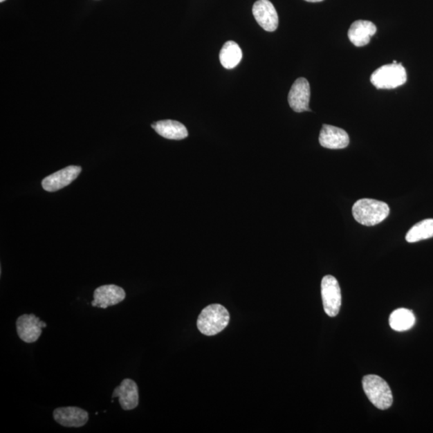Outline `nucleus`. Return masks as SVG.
Listing matches in <instances>:
<instances>
[{
	"instance_id": "obj_1",
	"label": "nucleus",
	"mask_w": 433,
	"mask_h": 433,
	"mask_svg": "<svg viewBox=\"0 0 433 433\" xmlns=\"http://www.w3.org/2000/svg\"><path fill=\"white\" fill-rule=\"evenodd\" d=\"M389 206L384 201L364 199L357 201L352 208V214L357 223L366 226L376 225L387 219Z\"/></svg>"
},
{
	"instance_id": "obj_2",
	"label": "nucleus",
	"mask_w": 433,
	"mask_h": 433,
	"mask_svg": "<svg viewBox=\"0 0 433 433\" xmlns=\"http://www.w3.org/2000/svg\"><path fill=\"white\" fill-rule=\"evenodd\" d=\"M229 323L230 314L225 307L220 304H211L201 312L197 325L201 333L212 336L223 331Z\"/></svg>"
},
{
	"instance_id": "obj_3",
	"label": "nucleus",
	"mask_w": 433,
	"mask_h": 433,
	"mask_svg": "<svg viewBox=\"0 0 433 433\" xmlns=\"http://www.w3.org/2000/svg\"><path fill=\"white\" fill-rule=\"evenodd\" d=\"M362 387L371 404L381 410L389 409L394 403V396L387 383L381 377L369 375L362 379Z\"/></svg>"
},
{
	"instance_id": "obj_4",
	"label": "nucleus",
	"mask_w": 433,
	"mask_h": 433,
	"mask_svg": "<svg viewBox=\"0 0 433 433\" xmlns=\"http://www.w3.org/2000/svg\"><path fill=\"white\" fill-rule=\"evenodd\" d=\"M407 82L406 70L400 63L384 65L371 75V82L378 89H392Z\"/></svg>"
},
{
	"instance_id": "obj_5",
	"label": "nucleus",
	"mask_w": 433,
	"mask_h": 433,
	"mask_svg": "<svg viewBox=\"0 0 433 433\" xmlns=\"http://www.w3.org/2000/svg\"><path fill=\"white\" fill-rule=\"evenodd\" d=\"M321 294L325 313L335 317L339 314L342 298L340 284L334 276L326 275L322 279Z\"/></svg>"
},
{
	"instance_id": "obj_6",
	"label": "nucleus",
	"mask_w": 433,
	"mask_h": 433,
	"mask_svg": "<svg viewBox=\"0 0 433 433\" xmlns=\"http://www.w3.org/2000/svg\"><path fill=\"white\" fill-rule=\"evenodd\" d=\"M17 331L20 340L25 343L37 342L42 334V329L47 327L44 321L33 314H24L17 320Z\"/></svg>"
},
{
	"instance_id": "obj_7",
	"label": "nucleus",
	"mask_w": 433,
	"mask_h": 433,
	"mask_svg": "<svg viewBox=\"0 0 433 433\" xmlns=\"http://www.w3.org/2000/svg\"><path fill=\"white\" fill-rule=\"evenodd\" d=\"M82 167L77 165H70L59 170L42 181L43 188L48 192H55V191L66 187L77 179L80 174L82 173Z\"/></svg>"
},
{
	"instance_id": "obj_8",
	"label": "nucleus",
	"mask_w": 433,
	"mask_h": 433,
	"mask_svg": "<svg viewBox=\"0 0 433 433\" xmlns=\"http://www.w3.org/2000/svg\"><path fill=\"white\" fill-rule=\"evenodd\" d=\"M252 11L256 21L265 31L275 32L278 28V13L269 0H258L255 3Z\"/></svg>"
},
{
	"instance_id": "obj_9",
	"label": "nucleus",
	"mask_w": 433,
	"mask_h": 433,
	"mask_svg": "<svg viewBox=\"0 0 433 433\" xmlns=\"http://www.w3.org/2000/svg\"><path fill=\"white\" fill-rule=\"evenodd\" d=\"M310 98L309 82L305 78L297 79L292 85L288 95V102L291 108L296 113L311 111L309 109Z\"/></svg>"
},
{
	"instance_id": "obj_10",
	"label": "nucleus",
	"mask_w": 433,
	"mask_h": 433,
	"mask_svg": "<svg viewBox=\"0 0 433 433\" xmlns=\"http://www.w3.org/2000/svg\"><path fill=\"white\" fill-rule=\"evenodd\" d=\"M125 297H127L125 291L120 286L113 284L104 285L95 290L92 305L107 309L110 306L122 303Z\"/></svg>"
},
{
	"instance_id": "obj_11",
	"label": "nucleus",
	"mask_w": 433,
	"mask_h": 433,
	"mask_svg": "<svg viewBox=\"0 0 433 433\" xmlns=\"http://www.w3.org/2000/svg\"><path fill=\"white\" fill-rule=\"evenodd\" d=\"M53 418L60 425L67 427H80L87 424V411L77 407H59L53 412Z\"/></svg>"
},
{
	"instance_id": "obj_12",
	"label": "nucleus",
	"mask_w": 433,
	"mask_h": 433,
	"mask_svg": "<svg viewBox=\"0 0 433 433\" xmlns=\"http://www.w3.org/2000/svg\"><path fill=\"white\" fill-rule=\"evenodd\" d=\"M320 143L330 149H341L349 145V136L346 131L329 125H324L320 134Z\"/></svg>"
},
{
	"instance_id": "obj_13",
	"label": "nucleus",
	"mask_w": 433,
	"mask_h": 433,
	"mask_svg": "<svg viewBox=\"0 0 433 433\" xmlns=\"http://www.w3.org/2000/svg\"><path fill=\"white\" fill-rule=\"evenodd\" d=\"M118 397L120 406L125 411L136 409L139 404L138 385L131 379H125L122 384L116 387L112 398Z\"/></svg>"
},
{
	"instance_id": "obj_14",
	"label": "nucleus",
	"mask_w": 433,
	"mask_h": 433,
	"mask_svg": "<svg viewBox=\"0 0 433 433\" xmlns=\"http://www.w3.org/2000/svg\"><path fill=\"white\" fill-rule=\"evenodd\" d=\"M377 31L376 25L367 20H357L351 25L349 31L350 42L356 47H364L369 44L371 37Z\"/></svg>"
},
{
	"instance_id": "obj_15",
	"label": "nucleus",
	"mask_w": 433,
	"mask_h": 433,
	"mask_svg": "<svg viewBox=\"0 0 433 433\" xmlns=\"http://www.w3.org/2000/svg\"><path fill=\"white\" fill-rule=\"evenodd\" d=\"M152 128L162 137L169 140H183L188 137L185 125L172 120H160L152 125Z\"/></svg>"
},
{
	"instance_id": "obj_16",
	"label": "nucleus",
	"mask_w": 433,
	"mask_h": 433,
	"mask_svg": "<svg viewBox=\"0 0 433 433\" xmlns=\"http://www.w3.org/2000/svg\"><path fill=\"white\" fill-rule=\"evenodd\" d=\"M220 62L226 69H232L243 59V52L239 45L234 42H228L221 48L219 54Z\"/></svg>"
},
{
	"instance_id": "obj_17",
	"label": "nucleus",
	"mask_w": 433,
	"mask_h": 433,
	"mask_svg": "<svg viewBox=\"0 0 433 433\" xmlns=\"http://www.w3.org/2000/svg\"><path fill=\"white\" fill-rule=\"evenodd\" d=\"M416 323V318L412 311L405 308L394 311L390 315L389 324L396 331H405L412 329Z\"/></svg>"
},
{
	"instance_id": "obj_18",
	"label": "nucleus",
	"mask_w": 433,
	"mask_h": 433,
	"mask_svg": "<svg viewBox=\"0 0 433 433\" xmlns=\"http://www.w3.org/2000/svg\"><path fill=\"white\" fill-rule=\"evenodd\" d=\"M433 237V219H425L416 223L406 235L407 243H417Z\"/></svg>"
},
{
	"instance_id": "obj_19",
	"label": "nucleus",
	"mask_w": 433,
	"mask_h": 433,
	"mask_svg": "<svg viewBox=\"0 0 433 433\" xmlns=\"http://www.w3.org/2000/svg\"><path fill=\"white\" fill-rule=\"evenodd\" d=\"M305 1L310 2V3H318V2L324 1V0H305Z\"/></svg>"
},
{
	"instance_id": "obj_20",
	"label": "nucleus",
	"mask_w": 433,
	"mask_h": 433,
	"mask_svg": "<svg viewBox=\"0 0 433 433\" xmlns=\"http://www.w3.org/2000/svg\"><path fill=\"white\" fill-rule=\"evenodd\" d=\"M5 0H0V2L3 3Z\"/></svg>"
}]
</instances>
